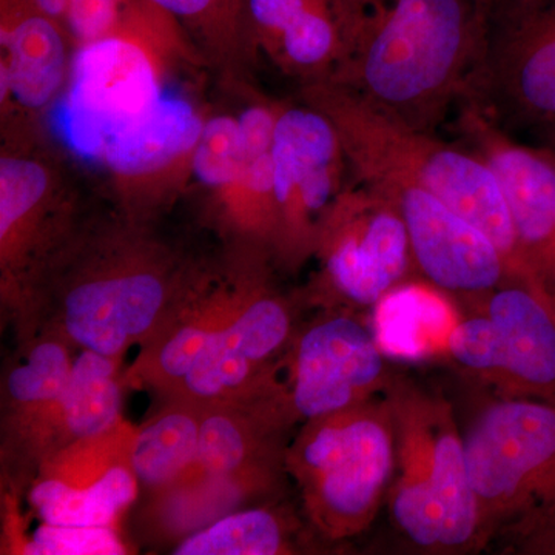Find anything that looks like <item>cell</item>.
<instances>
[{
    "label": "cell",
    "instance_id": "2e32d148",
    "mask_svg": "<svg viewBox=\"0 0 555 555\" xmlns=\"http://www.w3.org/2000/svg\"><path fill=\"white\" fill-rule=\"evenodd\" d=\"M134 433L122 420L101 436L43 459L30 491L42 524L113 528L137 496L139 481L130 462Z\"/></svg>",
    "mask_w": 555,
    "mask_h": 555
},
{
    "label": "cell",
    "instance_id": "4dcf8cb0",
    "mask_svg": "<svg viewBox=\"0 0 555 555\" xmlns=\"http://www.w3.org/2000/svg\"><path fill=\"white\" fill-rule=\"evenodd\" d=\"M31 555H120L127 547L112 526L42 524L21 546Z\"/></svg>",
    "mask_w": 555,
    "mask_h": 555
},
{
    "label": "cell",
    "instance_id": "3957f363",
    "mask_svg": "<svg viewBox=\"0 0 555 555\" xmlns=\"http://www.w3.org/2000/svg\"><path fill=\"white\" fill-rule=\"evenodd\" d=\"M299 98L335 124L353 178L390 175L420 185L491 238L511 280L543 286L521 255L499 179L476 150L408 126L332 82L301 87Z\"/></svg>",
    "mask_w": 555,
    "mask_h": 555
},
{
    "label": "cell",
    "instance_id": "9a60e30c",
    "mask_svg": "<svg viewBox=\"0 0 555 555\" xmlns=\"http://www.w3.org/2000/svg\"><path fill=\"white\" fill-rule=\"evenodd\" d=\"M382 192L406 225L418 275L460 302L481 297L511 280L500 248L436 195L406 179L357 178Z\"/></svg>",
    "mask_w": 555,
    "mask_h": 555
},
{
    "label": "cell",
    "instance_id": "5bb4252c",
    "mask_svg": "<svg viewBox=\"0 0 555 555\" xmlns=\"http://www.w3.org/2000/svg\"><path fill=\"white\" fill-rule=\"evenodd\" d=\"M297 313V299L281 294L269 276L238 315L207 343L169 398L230 403L275 389L281 358L299 328Z\"/></svg>",
    "mask_w": 555,
    "mask_h": 555
},
{
    "label": "cell",
    "instance_id": "7402d4cb",
    "mask_svg": "<svg viewBox=\"0 0 555 555\" xmlns=\"http://www.w3.org/2000/svg\"><path fill=\"white\" fill-rule=\"evenodd\" d=\"M118 358L83 350L75 360L67 389L53 403L9 420L14 447L39 465L83 438L101 436L122 422Z\"/></svg>",
    "mask_w": 555,
    "mask_h": 555
},
{
    "label": "cell",
    "instance_id": "e0dca14e",
    "mask_svg": "<svg viewBox=\"0 0 555 555\" xmlns=\"http://www.w3.org/2000/svg\"><path fill=\"white\" fill-rule=\"evenodd\" d=\"M455 127L467 147L494 170L525 262L555 295V159L546 150L514 141L469 102L459 105Z\"/></svg>",
    "mask_w": 555,
    "mask_h": 555
},
{
    "label": "cell",
    "instance_id": "44dd1931",
    "mask_svg": "<svg viewBox=\"0 0 555 555\" xmlns=\"http://www.w3.org/2000/svg\"><path fill=\"white\" fill-rule=\"evenodd\" d=\"M460 305L483 309L499 332L503 367L492 393L555 404V295L540 284L507 280Z\"/></svg>",
    "mask_w": 555,
    "mask_h": 555
},
{
    "label": "cell",
    "instance_id": "7a4b0ae2",
    "mask_svg": "<svg viewBox=\"0 0 555 555\" xmlns=\"http://www.w3.org/2000/svg\"><path fill=\"white\" fill-rule=\"evenodd\" d=\"M201 275L150 224L118 214L100 228L79 225L24 306L47 308L42 328L120 360L167 323Z\"/></svg>",
    "mask_w": 555,
    "mask_h": 555
},
{
    "label": "cell",
    "instance_id": "9c48e42d",
    "mask_svg": "<svg viewBox=\"0 0 555 555\" xmlns=\"http://www.w3.org/2000/svg\"><path fill=\"white\" fill-rule=\"evenodd\" d=\"M349 179L345 145L326 113L302 98L278 101L273 133L275 266L297 270L313 258L321 228Z\"/></svg>",
    "mask_w": 555,
    "mask_h": 555
},
{
    "label": "cell",
    "instance_id": "6da1fadb",
    "mask_svg": "<svg viewBox=\"0 0 555 555\" xmlns=\"http://www.w3.org/2000/svg\"><path fill=\"white\" fill-rule=\"evenodd\" d=\"M491 9L492 0H346L345 60L326 82L436 133L467 96Z\"/></svg>",
    "mask_w": 555,
    "mask_h": 555
},
{
    "label": "cell",
    "instance_id": "cb8c5ba5",
    "mask_svg": "<svg viewBox=\"0 0 555 555\" xmlns=\"http://www.w3.org/2000/svg\"><path fill=\"white\" fill-rule=\"evenodd\" d=\"M463 317L454 295L414 276L390 288L371 309L372 332L392 363L447 361L449 339Z\"/></svg>",
    "mask_w": 555,
    "mask_h": 555
},
{
    "label": "cell",
    "instance_id": "d6a6232c",
    "mask_svg": "<svg viewBox=\"0 0 555 555\" xmlns=\"http://www.w3.org/2000/svg\"><path fill=\"white\" fill-rule=\"evenodd\" d=\"M542 149L546 150V152L555 159V124L553 127L547 129V144Z\"/></svg>",
    "mask_w": 555,
    "mask_h": 555
},
{
    "label": "cell",
    "instance_id": "5b68a950",
    "mask_svg": "<svg viewBox=\"0 0 555 555\" xmlns=\"http://www.w3.org/2000/svg\"><path fill=\"white\" fill-rule=\"evenodd\" d=\"M396 465V425L386 392L302 423L284 454L310 528L327 542H345L371 528L387 502Z\"/></svg>",
    "mask_w": 555,
    "mask_h": 555
},
{
    "label": "cell",
    "instance_id": "8992f818",
    "mask_svg": "<svg viewBox=\"0 0 555 555\" xmlns=\"http://www.w3.org/2000/svg\"><path fill=\"white\" fill-rule=\"evenodd\" d=\"M462 433L486 547L555 502V404L489 392Z\"/></svg>",
    "mask_w": 555,
    "mask_h": 555
},
{
    "label": "cell",
    "instance_id": "4fadbf2b",
    "mask_svg": "<svg viewBox=\"0 0 555 555\" xmlns=\"http://www.w3.org/2000/svg\"><path fill=\"white\" fill-rule=\"evenodd\" d=\"M206 113L169 94L147 118L116 131L93 150L120 217L150 224L192 184Z\"/></svg>",
    "mask_w": 555,
    "mask_h": 555
},
{
    "label": "cell",
    "instance_id": "f546056e",
    "mask_svg": "<svg viewBox=\"0 0 555 555\" xmlns=\"http://www.w3.org/2000/svg\"><path fill=\"white\" fill-rule=\"evenodd\" d=\"M462 308V320L449 339L447 361L473 385L495 392L503 367L499 332L483 309Z\"/></svg>",
    "mask_w": 555,
    "mask_h": 555
},
{
    "label": "cell",
    "instance_id": "d6986e66",
    "mask_svg": "<svg viewBox=\"0 0 555 555\" xmlns=\"http://www.w3.org/2000/svg\"><path fill=\"white\" fill-rule=\"evenodd\" d=\"M273 258L244 250L241 264L225 280L203 273L167 323L142 346L129 382L170 397L211 338L217 337L270 276Z\"/></svg>",
    "mask_w": 555,
    "mask_h": 555
},
{
    "label": "cell",
    "instance_id": "4316f807",
    "mask_svg": "<svg viewBox=\"0 0 555 555\" xmlns=\"http://www.w3.org/2000/svg\"><path fill=\"white\" fill-rule=\"evenodd\" d=\"M298 521L284 507H255L219 518L182 540L177 555H278L294 553Z\"/></svg>",
    "mask_w": 555,
    "mask_h": 555
},
{
    "label": "cell",
    "instance_id": "ffe728a7",
    "mask_svg": "<svg viewBox=\"0 0 555 555\" xmlns=\"http://www.w3.org/2000/svg\"><path fill=\"white\" fill-rule=\"evenodd\" d=\"M248 47L299 87L326 82L345 60L346 0H246Z\"/></svg>",
    "mask_w": 555,
    "mask_h": 555
},
{
    "label": "cell",
    "instance_id": "30bf717a",
    "mask_svg": "<svg viewBox=\"0 0 555 555\" xmlns=\"http://www.w3.org/2000/svg\"><path fill=\"white\" fill-rule=\"evenodd\" d=\"M310 294L328 306L371 310L390 288L420 276L406 225L377 189L350 175L321 228Z\"/></svg>",
    "mask_w": 555,
    "mask_h": 555
},
{
    "label": "cell",
    "instance_id": "ac0fdd59",
    "mask_svg": "<svg viewBox=\"0 0 555 555\" xmlns=\"http://www.w3.org/2000/svg\"><path fill=\"white\" fill-rule=\"evenodd\" d=\"M76 47L38 0H0V130L46 131Z\"/></svg>",
    "mask_w": 555,
    "mask_h": 555
},
{
    "label": "cell",
    "instance_id": "277c9868",
    "mask_svg": "<svg viewBox=\"0 0 555 555\" xmlns=\"http://www.w3.org/2000/svg\"><path fill=\"white\" fill-rule=\"evenodd\" d=\"M397 438L387 494L393 529L425 554L485 550L459 418L447 397L396 374L386 390Z\"/></svg>",
    "mask_w": 555,
    "mask_h": 555
},
{
    "label": "cell",
    "instance_id": "484cf974",
    "mask_svg": "<svg viewBox=\"0 0 555 555\" xmlns=\"http://www.w3.org/2000/svg\"><path fill=\"white\" fill-rule=\"evenodd\" d=\"M203 406L170 398L163 411L134 433L130 462L139 483L171 488L195 463Z\"/></svg>",
    "mask_w": 555,
    "mask_h": 555
},
{
    "label": "cell",
    "instance_id": "7c38bea8",
    "mask_svg": "<svg viewBox=\"0 0 555 555\" xmlns=\"http://www.w3.org/2000/svg\"><path fill=\"white\" fill-rule=\"evenodd\" d=\"M496 124H555V0H494L483 54L465 101Z\"/></svg>",
    "mask_w": 555,
    "mask_h": 555
},
{
    "label": "cell",
    "instance_id": "603a6c76",
    "mask_svg": "<svg viewBox=\"0 0 555 555\" xmlns=\"http://www.w3.org/2000/svg\"><path fill=\"white\" fill-rule=\"evenodd\" d=\"M228 89L235 91L241 102L235 109L241 152L232 182L214 207L224 228L238 240L241 250L272 255L275 236L273 133L278 101L258 93L247 80Z\"/></svg>",
    "mask_w": 555,
    "mask_h": 555
},
{
    "label": "cell",
    "instance_id": "ba28073f",
    "mask_svg": "<svg viewBox=\"0 0 555 555\" xmlns=\"http://www.w3.org/2000/svg\"><path fill=\"white\" fill-rule=\"evenodd\" d=\"M43 133L2 131L0 145V284L17 305L80 225L78 193Z\"/></svg>",
    "mask_w": 555,
    "mask_h": 555
},
{
    "label": "cell",
    "instance_id": "8fae6325",
    "mask_svg": "<svg viewBox=\"0 0 555 555\" xmlns=\"http://www.w3.org/2000/svg\"><path fill=\"white\" fill-rule=\"evenodd\" d=\"M361 310L328 306L299 327L281 358L286 378L276 383L292 425L383 396L396 372Z\"/></svg>",
    "mask_w": 555,
    "mask_h": 555
},
{
    "label": "cell",
    "instance_id": "836d02e7",
    "mask_svg": "<svg viewBox=\"0 0 555 555\" xmlns=\"http://www.w3.org/2000/svg\"><path fill=\"white\" fill-rule=\"evenodd\" d=\"M492 2H494V0H492Z\"/></svg>",
    "mask_w": 555,
    "mask_h": 555
},
{
    "label": "cell",
    "instance_id": "d4e9b609",
    "mask_svg": "<svg viewBox=\"0 0 555 555\" xmlns=\"http://www.w3.org/2000/svg\"><path fill=\"white\" fill-rule=\"evenodd\" d=\"M177 21L207 68L225 87L246 80L255 60L248 47L246 0H152Z\"/></svg>",
    "mask_w": 555,
    "mask_h": 555
},
{
    "label": "cell",
    "instance_id": "52a82bcc",
    "mask_svg": "<svg viewBox=\"0 0 555 555\" xmlns=\"http://www.w3.org/2000/svg\"><path fill=\"white\" fill-rule=\"evenodd\" d=\"M178 64L207 68L175 21L76 49L62 100L73 138L93 153L104 139L147 118L169 96L167 76Z\"/></svg>",
    "mask_w": 555,
    "mask_h": 555
},
{
    "label": "cell",
    "instance_id": "83f0119b",
    "mask_svg": "<svg viewBox=\"0 0 555 555\" xmlns=\"http://www.w3.org/2000/svg\"><path fill=\"white\" fill-rule=\"evenodd\" d=\"M68 345L67 338L42 328L22 346L16 364L3 379L9 420L31 414L64 393L75 366Z\"/></svg>",
    "mask_w": 555,
    "mask_h": 555
},
{
    "label": "cell",
    "instance_id": "1f68e13d",
    "mask_svg": "<svg viewBox=\"0 0 555 555\" xmlns=\"http://www.w3.org/2000/svg\"><path fill=\"white\" fill-rule=\"evenodd\" d=\"M499 540L516 553L555 555V502L511 526Z\"/></svg>",
    "mask_w": 555,
    "mask_h": 555
},
{
    "label": "cell",
    "instance_id": "f1b7e54d",
    "mask_svg": "<svg viewBox=\"0 0 555 555\" xmlns=\"http://www.w3.org/2000/svg\"><path fill=\"white\" fill-rule=\"evenodd\" d=\"M64 28L76 49L133 30L170 21L152 0H38ZM175 21V20H173Z\"/></svg>",
    "mask_w": 555,
    "mask_h": 555
}]
</instances>
